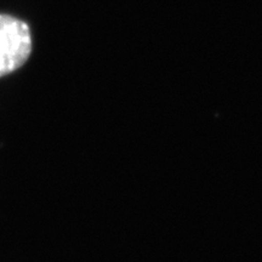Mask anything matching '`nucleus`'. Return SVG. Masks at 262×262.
Instances as JSON below:
<instances>
[{
	"mask_svg": "<svg viewBox=\"0 0 262 262\" xmlns=\"http://www.w3.org/2000/svg\"><path fill=\"white\" fill-rule=\"evenodd\" d=\"M32 52L31 29L25 21L0 14V77H4L27 62Z\"/></svg>",
	"mask_w": 262,
	"mask_h": 262,
	"instance_id": "nucleus-1",
	"label": "nucleus"
}]
</instances>
